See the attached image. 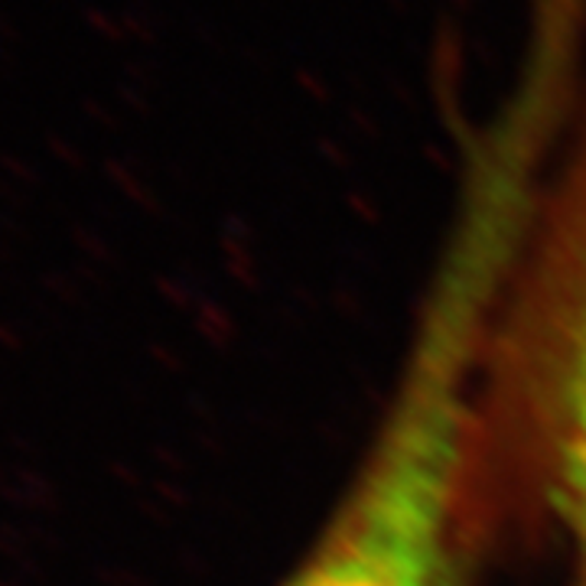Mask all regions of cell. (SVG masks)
Masks as SVG:
<instances>
[{
	"instance_id": "obj_1",
	"label": "cell",
	"mask_w": 586,
	"mask_h": 586,
	"mask_svg": "<svg viewBox=\"0 0 586 586\" xmlns=\"http://www.w3.org/2000/svg\"><path fill=\"white\" fill-rule=\"evenodd\" d=\"M466 486L483 548L541 538L586 586V66L488 319Z\"/></svg>"
},
{
	"instance_id": "obj_2",
	"label": "cell",
	"mask_w": 586,
	"mask_h": 586,
	"mask_svg": "<svg viewBox=\"0 0 586 586\" xmlns=\"http://www.w3.org/2000/svg\"><path fill=\"white\" fill-rule=\"evenodd\" d=\"M13 40H16V30H13V23L0 13V43H7V46H10Z\"/></svg>"
}]
</instances>
